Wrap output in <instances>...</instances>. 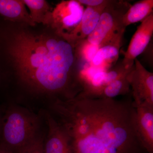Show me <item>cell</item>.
<instances>
[{
	"mask_svg": "<svg viewBox=\"0 0 153 153\" xmlns=\"http://www.w3.org/2000/svg\"><path fill=\"white\" fill-rule=\"evenodd\" d=\"M72 153H146L135 127L131 93L121 100L79 95L51 105Z\"/></svg>",
	"mask_w": 153,
	"mask_h": 153,
	"instance_id": "6da1fadb",
	"label": "cell"
},
{
	"mask_svg": "<svg viewBox=\"0 0 153 153\" xmlns=\"http://www.w3.org/2000/svg\"><path fill=\"white\" fill-rule=\"evenodd\" d=\"M7 43L19 77L31 88L61 100L74 98L83 90L82 59L76 46L62 36L21 31Z\"/></svg>",
	"mask_w": 153,
	"mask_h": 153,
	"instance_id": "7a4b0ae2",
	"label": "cell"
},
{
	"mask_svg": "<svg viewBox=\"0 0 153 153\" xmlns=\"http://www.w3.org/2000/svg\"><path fill=\"white\" fill-rule=\"evenodd\" d=\"M39 128L36 115L22 108H11L2 118L0 143L15 152L38 136Z\"/></svg>",
	"mask_w": 153,
	"mask_h": 153,
	"instance_id": "3957f363",
	"label": "cell"
},
{
	"mask_svg": "<svg viewBox=\"0 0 153 153\" xmlns=\"http://www.w3.org/2000/svg\"><path fill=\"white\" fill-rule=\"evenodd\" d=\"M131 5L127 1L109 0L95 29L85 41L98 49L107 44L122 42L126 29L123 19Z\"/></svg>",
	"mask_w": 153,
	"mask_h": 153,
	"instance_id": "277c9868",
	"label": "cell"
},
{
	"mask_svg": "<svg viewBox=\"0 0 153 153\" xmlns=\"http://www.w3.org/2000/svg\"><path fill=\"white\" fill-rule=\"evenodd\" d=\"M84 11L83 6L77 0L62 1L52 9L50 27L57 35L66 36L79 25Z\"/></svg>",
	"mask_w": 153,
	"mask_h": 153,
	"instance_id": "5b68a950",
	"label": "cell"
},
{
	"mask_svg": "<svg viewBox=\"0 0 153 153\" xmlns=\"http://www.w3.org/2000/svg\"><path fill=\"white\" fill-rule=\"evenodd\" d=\"M134 103L153 105V73L148 71L137 58L128 75Z\"/></svg>",
	"mask_w": 153,
	"mask_h": 153,
	"instance_id": "8992f818",
	"label": "cell"
},
{
	"mask_svg": "<svg viewBox=\"0 0 153 153\" xmlns=\"http://www.w3.org/2000/svg\"><path fill=\"white\" fill-rule=\"evenodd\" d=\"M153 34V13L141 22L134 33L126 51H121L124 57L122 63L128 69L133 66L135 59L141 54L149 44Z\"/></svg>",
	"mask_w": 153,
	"mask_h": 153,
	"instance_id": "52a82bcc",
	"label": "cell"
},
{
	"mask_svg": "<svg viewBox=\"0 0 153 153\" xmlns=\"http://www.w3.org/2000/svg\"><path fill=\"white\" fill-rule=\"evenodd\" d=\"M134 105L137 134L147 153H153V105L145 102Z\"/></svg>",
	"mask_w": 153,
	"mask_h": 153,
	"instance_id": "ba28073f",
	"label": "cell"
},
{
	"mask_svg": "<svg viewBox=\"0 0 153 153\" xmlns=\"http://www.w3.org/2000/svg\"><path fill=\"white\" fill-rule=\"evenodd\" d=\"M44 116L48 126L44 153H72L69 138L55 117L48 112Z\"/></svg>",
	"mask_w": 153,
	"mask_h": 153,
	"instance_id": "9c48e42d",
	"label": "cell"
},
{
	"mask_svg": "<svg viewBox=\"0 0 153 153\" xmlns=\"http://www.w3.org/2000/svg\"><path fill=\"white\" fill-rule=\"evenodd\" d=\"M109 1L106 0L104 4L97 7H86L79 25L71 33L62 37L74 45L85 40L95 29Z\"/></svg>",
	"mask_w": 153,
	"mask_h": 153,
	"instance_id": "30bf717a",
	"label": "cell"
},
{
	"mask_svg": "<svg viewBox=\"0 0 153 153\" xmlns=\"http://www.w3.org/2000/svg\"><path fill=\"white\" fill-rule=\"evenodd\" d=\"M132 67L105 86L100 88L83 89L78 95L88 98L107 99L114 98L118 96L130 94L131 93V89L128 75Z\"/></svg>",
	"mask_w": 153,
	"mask_h": 153,
	"instance_id": "8fae6325",
	"label": "cell"
},
{
	"mask_svg": "<svg viewBox=\"0 0 153 153\" xmlns=\"http://www.w3.org/2000/svg\"><path fill=\"white\" fill-rule=\"evenodd\" d=\"M0 15L13 22L32 26L36 25L32 21L24 1L21 0H0Z\"/></svg>",
	"mask_w": 153,
	"mask_h": 153,
	"instance_id": "7c38bea8",
	"label": "cell"
},
{
	"mask_svg": "<svg viewBox=\"0 0 153 153\" xmlns=\"http://www.w3.org/2000/svg\"><path fill=\"white\" fill-rule=\"evenodd\" d=\"M153 0H141L131 5L123 16V22L126 28L130 25L143 22L153 13Z\"/></svg>",
	"mask_w": 153,
	"mask_h": 153,
	"instance_id": "4fadbf2b",
	"label": "cell"
},
{
	"mask_svg": "<svg viewBox=\"0 0 153 153\" xmlns=\"http://www.w3.org/2000/svg\"><path fill=\"white\" fill-rule=\"evenodd\" d=\"M30 10V16L35 24H42L49 27L52 21V11L49 3L45 0H24Z\"/></svg>",
	"mask_w": 153,
	"mask_h": 153,
	"instance_id": "5bb4252c",
	"label": "cell"
},
{
	"mask_svg": "<svg viewBox=\"0 0 153 153\" xmlns=\"http://www.w3.org/2000/svg\"><path fill=\"white\" fill-rule=\"evenodd\" d=\"M122 42L111 43L99 48L91 60L95 67L107 66L117 60Z\"/></svg>",
	"mask_w": 153,
	"mask_h": 153,
	"instance_id": "9a60e30c",
	"label": "cell"
},
{
	"mask_svg": "<svg viewBox=\"0 0 153 153\" xmlns=\"http://www.w3.org/2000/svg\"><path fill=\"white\" fill-rule=\"evenodd\" d=\"M44 139L40 135L15 153H44Z\"/></svg>",
	"mask_w": 153,
	"mask_h": 153,
	"instance_id": "2e32d148",
	"label": "cell"
},
{
	"mask_svg": "<svg viewBox=\"0 0 153 153\" xmlns=\"http://www.w3.org/2000/svg\"><path fill=\"white\" fill-rule=\"evenodd\" d=\"M80 4L87 7H94L104 4L106 0H77Z\"/></svg>",
	"mask_w": 153,
	"mask_h": 153,
	"instance_id": "e0dca14e",
	"label": "cell"
},
{
	"mask_svg": "<svg viewBox=\"0 0 153 153\" xmlns=\"http://www.w3.org/2000/svg\"><path fill=\"white\" fill-rule=\"evenodd\" d=\"M0 153H15L13 151L0 143Z\"/></svg>",
	"mask_w": 153,
	"mask_h": 153,
	"instance_id": "ac0fdd59",
	"label": "cell"
},
{
	"mask_svg": "<svg viewBox=\"0 0 153 153\" xmlns=\"http://www.w3.org/2000/svg\"><path fill=\"white\" fill-rule=\"evenodd\" d=\"M1 119L2 117H1V115H0V128H1Z\"/></svg>",
	"mask_w": 153,
	"mask_h": 153,
	"instance_id": "d6986e66",
	"label": "cell"
}]
</instances>
